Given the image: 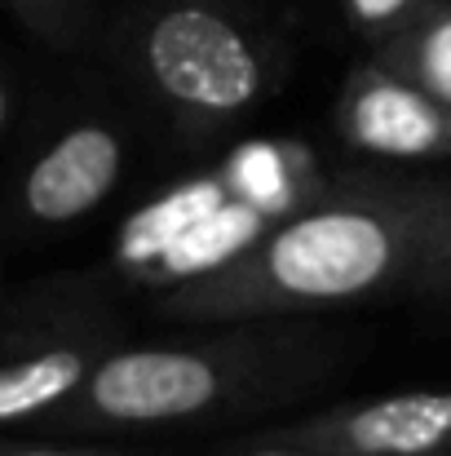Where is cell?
I'll return each mask as SVG.
<instances>
[{
	"label": "cell",
	"instance_id": "4",
	"mask_svg": "<svg viewBox=\"0 0 451 456\" xmlns=\"http://www.w3.org/2000/svg\"><path fill=\"white\" fill-rule=\"evenodd\" d=\"M323 186L318 155L305 142H244L221 164L142 204L120 231L116 262L150 293L177 289L253 248Z\"/></svg>",
	"mask_w": 451,
	"mask_h": 456
},
{
	"label": "cell",
	"instance_id": "8",
	"mask_svg": "<svg viewBox=\"0 0 451 456\" xmlns=\"http://www.w3.org/2000/svg\"><path fill=\"white\" fill-rule=\"evenodd\" d=\"M372 53L451 107V0L425 13L421 22L403 27L399 36L372 45Z\"/></svg>",
	"mask_w": 451,
	"mask_h": 456
},
{
	"label": "cell",
	"instance_id": "10",
	"mask_svg": "<svg viewBox=\"0 0 451 456\" xmlns=\"http://www.w3.org/2000/svg\"><path fill=\"white\" fill-rule=\"evenodd\" d=\"M407 293L425 297V302H451V182L439 200V208H434L425 253H421V266H416Z\"/></svg>",
	"mask_w": 451,
	"mask_h": 456
},
{
	"label": "cell",
	"instance_id": "9",
	"mask_svg": "<svg viewBox=\"0 0 451 456\" xmlns=\"http://www.w3.org/2000/svg\"><path fill=\"white\" fill-rule=\"evenodd\" d=\"M9 4L53 49H85L93 36V0H9Z\"/></svg>",
	"mask_w": 451,
	"mask_h": 456
},
{
	"label": "cell",
	"instance_id": "14",
	"mask_svg": "<svg viewBox=\"0 0 451 456\" xmlns=\"http://www.w3.org/2000/svg\"><path fill=\"white\" fill-rule=\"evenodd\" d=\"M9 111H13V98H9V85L0 80V134H4V125H9Z\"/></svg>",
	"mask_w": 451,
	"mask_h": 456
},
{
	"label": "cell",
	"instance_id": "6",
	"mask_svg": "<svg viewBox=\"0 0 451 456\" xmlns=\"http://www.w3.org/2000/svg\"><path fill=\"white\" fill-rule=\"evenodd\" d=\"M253 439L305 444L332 456H451V390H394L332 403Z\"/></svg>",
	"mask_w": 451,
	"mask_h": 456
},
{
	"label": "cell",
	"instance_id": "5",
	"mask_svg": "<svg viewBox=\"0 0 451 456\" xmlns=\"http://www.w3.org/2000/svg\"><path fill=\"white\" fill-rule=\"evenodd\" d=\"M341 142L381 164H451V107L430 89L385 67L376 53L363 58L332 107Z\"/></svg>",
	"mask_w": 451,
	"mask_h": 456
},
{
	"label": "cell",
	"instance_id": "2",
	"mask_svg": "<svg viewBox=\"0 0 451 456\" xmlns=\"http://www.w3.org/2000/svg\"><path fill=\"white\" fill-rule=\"evenodd\" d=\"M336 341L293 319L204 323L195 337L120 341L53 417L89 435H177L239 421L323 386L341 359Z\"/></svg>",
	"mask_w": 451,
	"mask_h": 456
},
{
	"label": "cell",
	"instance_id": "3",
	"mask_svg": "<svg viewBox=\"0 0 451 456\" xmlns=\"http://www.w3.org/2000/svg\"><path fill=\"white\" fill-rule=\"evenodd\" d=\"M120 62L164 134L204 151L266 107L284 45L244 0H129Z\"/></svg>",
	"mask_w": 451,
	"mask_h": 456
},
{
	"label": "cell",
	"instance_id": "11",
	"mask_svg": "<svg viewBox=\"0 0 451 456\" xmlns=\"http://www.w3.org/2000/svg\"><path fill=\"white\" fill-rule=\"evenodd\" d=\"M439 4H447V0H341V13L367 45H381V40L399 36L403 27L421 22L425 13H434Z\"/></svg>",
	"mask_w": 451,
	"mask_h": 456
},
{
	"label": "cell",
	"instance_id": "13",
	"mask_svg": "<svg viewBox=\"0 0 451 456\" xmlns=\"http://www.w3.org/2000/svg\"><path fill=\"white\" fill-rule=\"evenodd\" d=\"M230 456H332L323 448H305V444H275V439H244Z\"/></svg>",
	"mask_w": 451,
	"mask_h": 456
},
{
	"label": "cell",
	"instance_id": "12",
	"mask_svg": "<svg viewBox=\"0 0 451 456\" xmlns=\"http://www.w3.org/2000/svg\"><path fill=\"white\" fill-rule=\"evenodd\" d=\"M0 456H138V452H116V448H62V444H9Z\"/></svg>",
	"mask_w": 451,
	"mask_h": 456
},
{
	"label": "cell",
	"instance_id": "7",
	"mask_svg": "<svg viewBox=\"0 0 451 456\" xmlns=\"http://www.w3.org/2000/svg\"><path fill=\"white\" fill-rule=\"evenodd\" d=\"M129 168V134L111 116H80L36 155L18 186V213L36 231H62L98 213Z\"/></svg>",
	"mask_w": 451,
	"mask_h": 456
},
{
	"label": "cell",
	"instance_id": "1",
	"mask_svg": "<svg viewBox=\"0 0 451 456\" xmlns=\"http://www.w3.org/2000/svg\"><path fill=\"white\" fill-rule=\"evenodd\" d=\"M447 182L345 173L226 266L155 293L168 323L297 319L407 293Z\"/></svg>",
	"mask_w": 451,
	"mask_h": 456
}]
</instances>
